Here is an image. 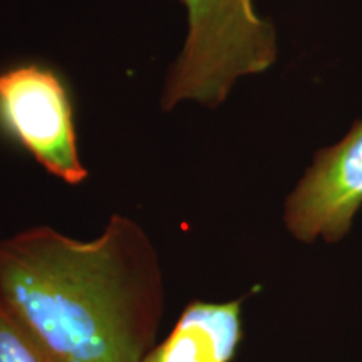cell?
<instances>
[{
    "label": "cell",
    "mask_w": 362,
    "mask_h": 362,
    "mask_svg": "<svg viewBox=\"0 0 362 362\" xmlns=\"http://www.w3.org/2000/svg\"><path fill=\"white\" fill-rule=\"evenodd\" d=\"M0 129L59 180L88 178L69 94L47 67L25 64L0 74Z\"/></svg>",
    "instance_id": "obj_3"
},
{
    "label": "cell",
    "mask_w": 362,
    "mask_h": 362,
    "mask_svg": "<svg viewBox=\"0 0 362 362\" xmlns=\"http://www.w3.org/2000/svg\"><path fill=\"white\" fill-rule=\"evenodd\" d=\"M181 2L188 12V35L163 90V110L181 101L220 106L238 78L274 64L275 29L257 16L252 0Z\"/></svg>",
    "instance_id": "obj_2"
},
{
    "label": "cell",
    "mask_w": 362,
    "mask_h": 362,
    "mask_svg": "<svg viewBox=\"0 0 362 362\" xmlns=\"http://www.w3.org/2000/svg\"><path fill=\"white\" fill-rule=\"evenodd\" d=\"M243 337L242 298L193 300L141 362H232Z\"/></svg>",
    "instance_id": "obj_5"
},
{
    "label": "cell",
    "mask_w": 362,
    "mask_h": 362,
    "mask_svg": "<svg viewBox=\"0 0 362 362\" xmlns=\"http://www.w3.org/2000/svg\"><path fill=\"white\" fill-rule=\"evenodd\" d=\"M0 302L61 362H141L156 344L165 277L128 216L112 215L93 240L30 226L0 240Z\"/></svg>",
    "instance_id": "obj_1"
},
{
    "label": "cell",
    "mask_w": 362,
    "mask_h": 362,
    "mask_svg": "<svg viewBox=\"0 0 362 362\" xmlns=\"http://www.w3.org/2000/svg\"><path fill=\"white\" fill-rule=\"evenodd\" d=\"M362 206V121L330 148L320 149L312 166L288 194L284 221L302 243L322 238L336 243L349 233Z\"/></svg>",
    "instance_id": "obj_4"
},
{
    "label": "cell",
    "mask_w": 362,
    "mask_h": 362,
    "mask_svg": "<svg viewBox=\"0 0 362 362\" xmlns=\"http://www.w3.org/2000/svg\"><path fill=\"white\" fill-rule=\"evenodd\" d=\"M0 362H61L0 302Z\"/></svg>",
    "instance_id": "obj_6"
}]
</instances>
